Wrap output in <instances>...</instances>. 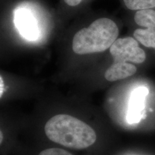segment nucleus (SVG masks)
I'll return each instance as SVG.
<instances>
[{"mask_svg": "<svg viewBox=\"0 0 155 155\" xmlns=\"http://www.w3.org/2000/svg\"><path fill=\"white\" fill-rule=\"evenodd\" d=\"M45 132L53 142L74 150L88 148L96 141V132L90 126L68 114H58L48 120Z\"/></svg>", "mask_w": 155, "mask_h": 155, "instance_id": "1", "label": "nucleus"}, {"mask_svg": "<svg viewBox=\"0 0 155 155\" xmlns=\"http://www.w3.org/2000/svg\"><path fill=\"white\" fill-rule=\"evenodd\" d=\"M119 35L117 25L111 19L99 18L73 37V50L78 55L102 53L114 44Z\"/></svg>", "mask_w": 155, "mask_h": 155, "instance_id": "2", "label": "nucleus"}, {"mask_svg": "<svg viewBox=\"0 0 155 155\" xmlns=\"http://www.w3.org/2000/svg\"><path fill=\"white\" fill-rule=\"evenodd\" d=\"M110 53L116 63L140 64L146 60V53L135 38L127 37L117 39L110 47Z\"/></svg>", "mask_w": 155, "mask_h": 155, "instance_id": "3", "label": "nucleus"}, {"mask_svg": "<svg viewBox=\"0 0 155 155\" xmlns=\"http://www.w3.org/2000/svg\"><path fill=\"white\" fill-rule=\"evenodd\" d=\"M14 22L23 38L30 41L38 39L40 34L38 19L30 9L20 7L16 9L15 12Z\"/></svg>", "mask_w": 155, "mask_h": 155, "instance_id": "4", "label": "nucleus"}, {"mask_svg": "<svg viewBox=\"0 0 155 155\" xmlns=\"http://www.w3.org/2000/svg\"><path fill=\"white\" fill-rule=\"evenodd\" d=\"M148 94L149 90L145 86L135 88L131 94L127 114V121L129 124H138L143 119L145 111V101Z\"/></svg>", "mask_w": 155, "mask_h": 155, "instance_id": "5", "label": "nucleus"}, {"mask_svg": "<svg viewBox=\"0 0 155 155\" xmlns=\"http://www.w3.org/2000/svg\"><path fill=\"white\" fill-rule=\"evenodd\" d=\"M137 71V67L131 63H116L106 70L104 77L108 81H116L127 78L134 75Z\"/></svg>", "mask_w": 155, "mask_h": 155, "instance_id": "6", "label": "nucleus"}, {"mask_svg": "<svg viewBox=\"0 0 155 155\" xmlns=\"http://www.w3.org/2000/svg\"><path fill=\"white\" fill-rule=\"evenodd\" d=\"M136 24L145 29L155 30V10L153 9L137 11L134 15Z\"/></svg>", "mask_w": 155, "mask_h": 155, "instance_id": "7", "label": "nucleus"}, {"mask_svg": "<svg viewBox=\"0 0 155 155\" xmlns=\"http://www.w3.org/2000/svg\"><path fill=\"white\" fill-rule=\"evenodd\" d=\"M134 36L137 41L147 48L155 50V30L154 29H137Z\"/></svg>", "mask_w": 155, "mask_h": 155, "instance_id": "8", "label": "nucleus"}, {"mask_svg": "<svg viewBox=\"0 0 155 155\" xmlns=\"http://www.w3.org/2000/svg\"><path fill=\"white\" fill-rule=\"evenodd\" d=\"M124 2L128 9L134 11L155 7V0H124Z\"/></svg>", "mask_w": 155, "mask_h": 155, "instance_id": "9", "label": "nucleus"}, {"mask_svg": "<svg viewBox=\"0 0 155 155\" xmlns=\"http://www.w3.org/2000/svg\"><path fill=\"white\" fill-rule=\"evenodd\" d=\"M39 155H73L63 149L51 148L42 151Z\"/></svg>", "mask_w": 155, "mask_h": 155, "instance_id": "10", "label": "nucleus"}, {"mask_svg": "<svg viewBox=\"0 0 155 155\" xmlns=\"http://www.w3.org/2000/svg\"><path fill=\"white\" fill-rule=\"evenodd\" d=\"M83 0H64L68 5L71 6V7H75V6L78 5Z\"/></svg>", "mask_w": 155, "mask_h": 155, "instance_id": "11", "label": "nucleus"}, {"mask_svg": "<svg viewBox=\"0 0 155 155\" xmlns=\"http://www.w3.org/2000/svg\"><path fill=\"white\" fill-rule=\"evenodd\" d=\"M0 83H1V86H0V96H2V94H3V88H4V83H3V79H2V77L1 76L0 78Z\"/></svg>", "mask_w": 155, "mask_h": 155, "instance_id": "12", "label": "nucleus"}, {"mask_svg": "<svg viewBox=\"0 0 155 155\" xmlns=\"http://www.w3.org/2000/svg\"><path fill=\"white\" fill-rule=\"evenodd\" d=\"M2 133L1 132V142H2Z\"/></svg>", "mask_w": 155, "mask_h": 155, "instance_id": "13", "label": "nucleus"}]
</instances>
